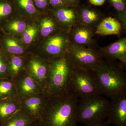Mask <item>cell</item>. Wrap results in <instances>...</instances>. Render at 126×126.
Here are the masks:
<instances>
[{
    "label": "cell",
    "instance_id": "obj_1",
    "mask_svg": "<svg viewBox=\"0 0 126 126\" xmlns=\"http://www.w3.org/2000/svg\"><path fill=\"white\" fill-rule=\"evenodd\" d=\"M78 101V98L70 93L47 98L44 111L38 121L42 126H77Z\"/></svg>",
    "mask_w": 126,
    "mask_h": 126
},
{
    "label": "cell",
    "instance_id": "obj_24",
    "mask_svg": "<svg viewBox=\"0 0 126 126\" xmlns=\"http://www.w3.org/2000/svg\"><path fill=\"white\" fill-rule=\"evenodd\" d=\"M109 1L118 13V20L121 23L123 30H126V14L125 0H109Z\"/></svg>",
    "mask_w": 126,
    "mask_h": 126
},
{
    "label": "cell",
    "instance_id": "obj_15",
    "mask_svg": "<svg viewBox=\"0 0 126 126\" xmlns=\"http://www.w3.org/2000/svg\"><path fill=\"white\" fill-rule=\"evenodd\" d=\"M123 30L121 23L116 18H104L95 29L94 33L99 35H118Z\"/></svg>",
    "mask_w": 126,
    "mask_h": 126
},
{
    "label": "cell",
    "instance_id": "obj_3",
    "mask_svg": "<svg viewBox=\"0 0 126 126\" xmlns=\"http://www.w3.org/2000/svg\"><path fill=\"white\" fill-rule=\"evenodd\" d=\"M49 62L48 76L43 94L49 98L70 93V78L74 67L67 55Z\"/></svg>",
    "mask_w": 126,
    "mask_h": 126
},
{
    "label": "cell",
    "instance_id": "obj_22",
    "mask_svg": "<svg viewBox=\"0 0 126 126\" xmlns=\"http://www.w3.org/2000/svg\"><path fill=\"white\" fill-rule=\"evenodd\" d=\"M17 97L15 81L10 78L0 79V99Z\"/></svg>",
    "mask_w": 126,
    "mask_h": 126
},
{
    "label": "cell",
    "instance_id": "obj_26",
    "mask_svg": "<svg viewBox=\"0 0 126 126\" xmlns=\"http://www.w3.org/2000/svg\"><path fill=\"white\" fill-rule=\"evenodd\" d=\"M27 27V24L24 21L16 20L7 24L5 29L10 32L20 34L24 32Z\"/></svg>",
    "mask_w": 126,
    "mask_h": 126
},
{
    "label": "cell",
    "instance_id": "obj_11",
    "mask_svg": "<svg viewBox=\"0 0 126 126\" xmlns=\"http://www.w3.org/2000/svg\"><path fill=\"white\" fill-rule=\"evenodd\" d=\"M52 14L61 30L69 33L72 27L79 23L78 11L73 7L63 6L54 8Z\"/></svg>",
    "mask_w": 126,
    "mask_h": 126
},
{
    "label": "cell",
    "instance_id": "obj_31",
    "mask_svg": "<svg viewBox=\"0 0 126 126\" xmlns=\"http://www.w3.org/2000/svg\"><path fill=\"white\" fill-rule=\"evenodd\" d=\"M110 125L109 123L107 120L97 122L88 125H84V126H109Z\"/></svg>",
    "mask_w": 126,
    "mask_h": 126
},
{
    "label": "cell",
    "instance_id": "obj_17",
    "mask_svg": "<svg viewBox=\"0 0 126 126\" xmlns=\"http://www.w3.org/2000/svg\"><path fill=\"white\" fill-rule=\"evenodd\" d=\"M78 13L79 23L93 29L104 18L100 13L90 8H83Z\"/></svg>",
    "mask_w": 126,
    "mask_h": 126
},
{
    "label": "cell",
    "instance_id": "obj_33",
    "mask_svg": "<svg viewBox=\"0 0 126 126\" xmlns=\"http://www.w3.org/2000/svg\"><path fill=\"white\" fill-rule=\"evenodd\" d=\"M65 6L69 5L73 6L78 2V0H62Z\"/></svg>",
    "mask_w": 126,
    "mask_h": 126
},
{
    "label": "cell",
    "instance_id": "obj_21",
    "mask_svg": "<svg viewBox=\"0 0 126 126\" xmlns=\"http://www.w3.org/2000/svg\"><path fill=\"white\" fill-rule=\"evenodd\" d=\"M4 49L2 52H0L6 56L11 55H16L24 56L25 49L14 39L9 37L5 38L4 41Z\"/></svg>",
    "mask_w": 126,
    "mask_h": 126
},
{
    "label": "cell",
    "instance_id": "obj_12",
    "mask_svg": "<svg viewBox=\"0 0 126 126\" xmlns=\"http://www.w3.org/2000/svg\"><path fill=\"white\" fill-rule=\"evenodd\" d=\"M19 100L21 109L38 121L44 111L47 98L41 93Z\"/></svg>",
    "mask_w": 126,
    "mask_h": 126
},
{
    "label": "cell",
    "instance_id": "obj_4",
    "mask_svg": "<svg viewBox=\"0 0 126 126\" xmlns=\"http://www.w3.org/2000/svg\"><path fill=\"white\" fill-rule=\"evenodd\" d=\"M109 104L101 94L80 99L76 109L78 123L86 125L106 120Z\"/></svg>",
    "mask_w": 126,
    "mask_h": 126
},
{
    "label": "cell",
    "instance_id": "obj_8",
    "mask_svg": "<svg viewBox=\"0 0 126 126\" xmlns=\"http://www.w3.org/2000/svg\"><path fill=\"white\" fill-rule=\"evenodd\" d=\"M49 67V61L38 55H32L29 58H26L25 71L40 85L43 91L47 84Z\"/></svg>",
    "mask_w": 126,
    "mask_h": 126
},
{
    "label": "cell",
    "instance_id": "obj_27",
    "mask_svg": "<svg viewBox=\"0 0 126 126\" xmlns=\"http://www.w3.org/2000/svg\"><path fill=\"white\" fill-rule=\"evenodd\" d=\"M38 31V28L35 25L27 26L23 33V40L25 44H30L32 43L36 37Z\"/></svg>",
    "mask_w": 126,
    "mask_h": 126
},
{
    "label": "cell",
    "instance_id": "obj_2",
    "mask_svg": "<svg viewBox=\"0 0 126 126\" xmlns=\"http://www.w3.org/2000/svg\"><path fill=\"white\" fill-rule=\"evenodd\" d=\"M113 60H103L93 72L101 94L110 98L126 92L125 65Z\"/></svg>",
    "mask_w": 126,
    "mask_h": 126
},
{
    "label": "cell",
    "instance_id": "obj_13",
    "mask_svg": "<svg viewBox=\"0 0 126 126\" xmlns=\"http://www.w3.org/2000/svg\"><path fill=\"white\" fill-rule=\"evenodd\" d=\"M68 34L71 43L76 45L93 48L95 43L94 30L81 23L75 25Z\"/></svg>",
    "mask_w": 126,
    "mask_h": 126
},
{
    "label": "cell",
    "instance_id": "obj_23",
    "mask_svg": "<svg viewBox=\"0 0 126 126\" xmlns=\"http://www.w3.org/2000/svg\"><path fill=\"white\" fill-rule=\"evenodd\" d=\"M14 2L16 9L23 14L32 16L38 12L33 0H14Z\"/></svg>",
    "mask_w": 126,
    "mask_h": 126
},
{
    "label": "cell",
    "instance_id": "obj_19",
    "mask_svg": "<svg viewBox=\"0 0 126 126\" xmlns=\"http://www.w3.org/2000/svg\"><path fill=\"white\" fill-rule=\"evenodd\" d=\"M40 28L41 35L46 38L63 31L53 15L46 16L43 18L41 21Z\"/></svg>",
    "mask_w": 126,
    "mask_h": 126
},
{
    "label": "cell",
    "instance_id": "obj_34",
    "mask_svg": "<svg viewBox=\"0 0 126 126\" xmlns=\"http://www.w3.org/2000/svg\"><path fill=\"white\" fill-rule=\"evenodd\" d=\"M29 126H42L39 123L38 121H36L34 122Z\"/></svg>",
    "mask_w": 126,
    "mask_h": 126
},
{
    "label": "cell",
    "instance_id": "obj_18",
    "mask_svg": "<svg viewBox=\"0 0 126 126\" xmlns=\"http://www.w3.org/2000/svg\"><path fill=\"white\" fill-rule=\"evenodd\" d=\"M6 57L9 78L14 80L24 71L26 58L16 55H11Z\"/></svg>",
    "mask_w": 126,
    "mask_h": 126
},
{
    "label": "cell",
    "instance_id": "obj_20",
    "mask_svg": "<svg viewBox=\"0 0 126 126\" xmlns=\"http://www.w3.org/2000/svg\"><path fill=\"white\" fill-rule=\"evenodd\" d=\"M35 121L36 120L21 109L1 126H29Z\"/></svg>",
    "mask_w": 126,
    "mask_h": 126
},
{
    "label": "cell",
    "instance_id": "obj_14",
    "mask_svg": "<svg viewBox=\"0 0 126 126\" xmlns=\"http://www.w3.org/2000/svg\"><path fill=\"white\" fill-rule=\"evenodd\" d=\"M103 58L107 59L117 60L122 63H126V37L119 39L116 42L101 48L98 51Z\"/></svg>",
    "mask_w": 126,
    "mask_h": 126
},
{
    "label": "cell",
    "instance_id": "obj_29",
    "mask_svg": "<svg viewBox=\"0 0 126 126\" xmlns=\"http://www.w3.org/2000/svg\"><path fill=\"white\" fill-rule=\"evenodd\" d=\"M34 5L36 9H46L49 4L48 0H33Z\"/></svg>",
    "mask_w": 126,
    "mask_h": 126
},
{
    "label": "cell",
    "instance_id": "obj_10",
    "mask_svg": "<svg viewBox=\"0 0 126 126\" xmlns=\"http://www.w3.org/2000/svg\"><path fill=\"white\" fill-rule=\"evenodd\" d=\"M14 80L18 99L43 93L40 85L25 70Z\"/></svg>",
    "mask_w": 126,
    "mask_h": 126
},
{
    "label": "cell",
    "instance_id": "obj_5",
    "mask_svg": "<svg viewBox=\"0 0 126 126\" xmlns=\"http://www.w3.org/2000/svg\"><path fill=\"white\" fill-rule=\"evenodd\" d=\"M75 68L93 72L103 58L93 48L83 47L71 43L66 54Z\"/></svg>",
    "mask_w": 126,
    "mask_h": 126
},
{
    "label": "cell",
    "instance_id": "obj_32",
    "mask_svg": "<svg viewBox=\"0 0 126 126\" xmlns=\"http://www.w3.org/2000/svg\"><path fill=\"white\" fill-rule=\"evenodd\" d=\"M90 4L94 6L102 5L104 4L106 0H89Z\"/></svg>",
    "mask_w": 126,
    "mask_h": 126
},
{
    "label": "cell",
    "instance_id": "obj_30",
    "mask_svg": "<svg viewBox=\"0 0 126 126\" xmlns=\"http://www.w3.org/2000/svg\"><path fill=\"white\" fill-rule=\"evenodd\" d=\"M50 5L54 8L65 6L62 0H48Z\"/></svg>",
    "mask_w": 126,
    "mask_h": 126
},
{
    "label": "cell",
    "instance_id": "obj_25",
    "mask_svg": "<svg viewBox=\"0 0 126 126\" xmlns=\"http://www.w3.org/2000/svg\"><path fill=\"white\" fill-rule=\"evenodd\" d=\"M14 4L9 0H0V23L11 15Z\"/></svg>",
    "mask_w": 126,
    "mask_h": 126
},
{
    "label": "cell",
    "instance_id": "obj_6",
    "mask_svg": "<svg viewBox=\"0 0 126 126\" xmlns=\"http://www.w3.org/2000/svg\"><path fill=\"white\" fill-rule=\"evenodd\" d=\"M70 93L78 99L101 94L93 72L74 68L70 78Z\"/></svg>",
    "mask_w": 126,
    "mask_h": 126
},
{
    "label": "cell",
    "instance_id": "obj_16",
    "mask_svg": "<svg viewBox=\"0 0 126 126\" xmlns=\"http://www.w3.org/2000/svg\"><path fill=\"white\" fill-rule=\"evenodd\" d=\"M21 109L17 98L0 99V126Z\"/></svg>",
    "mask_w": 126,
    "mask_h": 126
},
{
    "label": "cell",
    "instance_id": "obj_7",
    "mask_svg": "<svg viewBox=\"0 0 126 126\" xmlns=\"http://www.w3.org/2000/svg\"><path fill=\"white\" fill-rule=\"evenodd\" d=\"M70 44L68 33L62 31L46 38L41 55L39 56L49 61L65 55Z\"/></svg>",
    "mask_w": 126,
    "mask_h": 126
},
{
    "label": "cell",
    "instance_id": "obj_9",
    "mask_svg": "<svg viewBox=\"0 0 126 126\" xmlns=\"http://www.w3.org/2000/svg\"><path fill=\"white\" fill-rule=\"evenodd\" d=\"M111 99L106 120L115 126H126V92Z\"/></svg>",
    "mask_w": 126,
    "mask_h": 126
},
{
    "label": "cell",
    "instance_id": "obj_28",
    "mask_svg": "<svg viewBox=\"0 0 126 126\" xmlns=\"http://www.w3.org/2000/svg\"><path fill=\"white\" fill-rule=\"evenodd\" d=\"M9 78L7 72L6 57L0 52V79Z\"/></svg>",
    "mask_w": 126,
    "mask_h": 126
}]
</instances>
